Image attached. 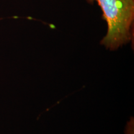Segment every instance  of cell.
Segmentation results:
<instances>
[{"label":"cell","mask_w":134,"mask_h":134,"mask_svg":"<svg viewBox=\"0 0 134 134\" xmlns=\"http://www.w3.org/2000/svg\"><path fill=\"white\" fill-rule=\"evenodd\" d=\"M96 2L108 26L100 44L110 50H117L131 41L134 21V0H86Z\"/></svg>","instance_id":"1"}]
</instances>
